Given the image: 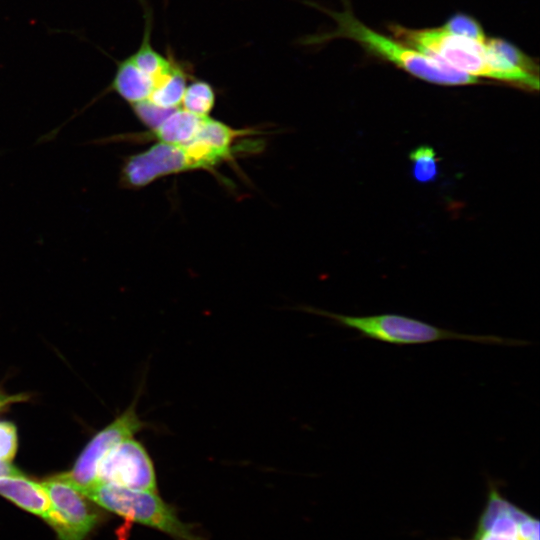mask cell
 <instances>
[{
	"label": "cell",
	"instance_id": "obj_15",
	"mask_svg": "<svg viewBox=\"0 0 540 540\" xmlns=\"http://www.w3.org/2000/svg\"><path fill=\"white\" fill-rule=\"evenodd\" d=\"M412 164V175L419 183H430L438 176V159L435 150L422 145L415 148L410 153Z\"/></svg>",
	"mask_w": 540,
	"mask_h": 540
},
{
	"label": "cell",
	"instance_id": "obj_16",
	"mask_svg": "<svg viewBox=\"0 0 540 540\" xmlns=\"http://www.w3.org/2000/svg\"><path fill=\"white\" fill-rule=\"evenodd\" d=\"M486 43L492 50L500 54L514 66L519 67L531 74L538 75L537 63H534L529 56L525 55L512 43L500 38L486 39Z\"/></svg>",
	"mask_w": 540,
	"mask_h": 540
},
{
	"label": "cell",
	"instance_id": "obj_8",
	"mask_svg": "<svg viewBox=\"0 0 540 540\" xmlns=\"http://www.w3.org/2000/svg\"><path fill=\"white\" fill-rule=\"evenodd\" d=\"M97 482L157 492L153 461L145 447L133 438L116 445L100 461Z\"/></svg>",
	"mask_w": 540,
	"mask_h": 540
},
{
	"label": "cell",
	"instance_id": "obj_9",
	"mask_svg": "<svg viewBox=\"0 0 540 540\" xmlns=\"http://www.w3.org/2000/svg\"><path fill=\"white\" fill-rule=\"evenodd\" d=\"M192 170H197L196 164L183 144L156 142L126 159L121 183L128 188H141L162 177Z\"/></svg>",
	"mask_w": 540,
	"mask_h": 540
},
{
	"label": "cell",
	"instance_id": "obj_1",
	"mask_svg": "<svg viewBox=\"0 0 540 540\" xmlns=\"http://www.w3.org/2000/svg\"><path fill=\"white\" fill-rule=\"evenodd\" d=\"M307 5L317 8L336 22L330 32L317 33L303 37L302 45H320L336 38H347L357 42L372 56L383 59L422 80L441 85H467L478 83V78L458 71L432 57L410 48L398 40L391 39L369 28L358 20L352 12L348 0H344L343 11H331L316 3Z\"/></svg>",
	"mask_w": 540,
	"mask_h": 540
},
{
	"label": "cell",
	"instance_id": "obj_7",
	"mask_svg": "<svg viewBox=\"0 0 540 540\" xmlns=\"http://www.w3.org/2000/svg\"><path fill=\"white\" fill-rule=\"evenodd\" d=\"M133 402L120 416L97 433L83 449L72 469L60 473L77 489H85L97 482V469L100 461L116 445L147 427L142 421Z\"/></svg>",
	"mask_w": 540,
	"mask_h": 540
},
{
	"label": "cell",
	"instance_id": "obj_18",
	"mask_svg": "<svg viewBox=\"0 0 540 540\" xmlns=\"http://www.w3.org/2000/svg\"><path fill=\"white\" fill-rule=\"evenodd\" d=\"M131 108L139 121L150 130L159 126L175 110L161 108L148 101L132 105Z\"/></svg>",
	"mask_w": 540,
	"mask_h": 540
},
{
	"label": "cell",
	"instance_id": "obj_6",
	"mask_svg": "<svg viewBox=\"0 0 540 540\" xmlns=\"http://www.w3.org/2000/svg\"><path fill=\"white\" fill-rule=\"evenodd\" d=\"M470 540H539V521L510 502L489 479L485 507Z\"/></svg>",
	"mask_w": 540,
	"mask_h": 540
},
{
	"label": "cell",
	"instance_id": "obj_5",
	"mask_svg": "<svg viewBox=\"0 0 540 540\" xmlns=\"http://www.w3.org/2000/svg\"><path fill=\"white\" fill-rule=\"evenodd\" d=\"M50 510L45 521L60 540H84L101 522V512L79 489L61 474L41 483Z\"/></svg>",
	"mask_w": 540,
	"mask_h": 540
},
{
	"label": "cell",
	"instance_id": "obj_3",
	"mask_svg": "<svg viewBox=\"0 0 540 540\" xmlns=\"http://www.w3.org/2000/svg\"><path fill=\"white\" fill-rule=\"evenodd\" d=\"M80 491L101 508L161 531L174 540H203L195 526L183 522L174 506L164 501L158 492L101 482Z\"/></svg>",
	"mask_w": 540,
	"mask_h": 540
},
{
	"label": "cell",
	"instance_id": "obj_12",
	"mask_svg": "<svg viewBox=\"0 0 540 540\" xmlns=\"http://www.w3.org/2000/svg\"><path fill=\"white\" fill-rule=\"evenodd\" d=\"M205 117H199L182 108L175 109L159 126L137 136L145 141L167 144H185L197 134Z\"/></svg>",
	"mask_w": 540,
	"mask_h": 540
},
{
	"label": "cell",
	"instance_id": "obj_20",
	"mask_svg": "<svg viewBox=\"0 0 540 540\" xmlns=\"http://www.w3.org/2000/svg\"><path fill=\"white\" fill-rule=\"evenodd\" d=\"M23 473L10 461L0 460V477L22 475Z\"/></svg>",
	"mask_w": 540,
	"mask_h": 540
},
{
	"label": "cell",
	"instance_id": "obj_17",
	"mask_svg": "<svg viewBox=\"0 0 540 540\" xmlns=\"http://www.w3.org/2000/svg\"><path fill=\"white\" fill-rule=\"evenodd\" d=\"M441 28L455 35L479 41L486 40L480 24L473 17L466 14L459 13L451 16Z\"/></svg>",
	"mask_w": 540,
	"mask_h": 540
},
{
	"label": "cell",
	"instance_id": "obj_4",
	"mask_svg": "<svg viewBox=\"0 0 540 540\" xmlns=\"http://www.w3.org/2000/svg\"><path fill=\"white\" fill-rule=\"evenodd\" d=\"M395 39L473 77L498 80L492 53L485 41L455 35L443 28L411 29L391 25ZM487 39V38H486Z\"/></svg>",
	"mask_w": 540,
	"mask_h": 540
},
{
	"label": "cell",
	"instance_id": "obj_2",
	"mask_svg": "<svg viewBox=\"0 0 540 540\" xmlns=\"http://www.w3.org/2000/svg\"><path fill=\"white\" fill-rule=\"evenodd\" d=\"M307 311L328 317L339 326L358 332L362 338L397 346L427 344L442 340H464L480 344L524 346L529 342L497 335H474L442 328L423 320L395 313L351 316L315 308Z\"/></svg>",
	"mask_w": 540,
	"mask_h": 540
},
{
	"label": "cell",
	"instance_id": "obj_11",
	"mask_svg": "<svg viewBox=\"0 0 540 540\" xmlns=\"http://www.w3.org/2000/svg\"><path fill=\"white\" fill-rule=\"evenodd\" d=\"M0 495L29 513L47 518L50 502L44 489L24 474L0 477Z\"/></svg>",
	"mask_w": 540,
	"mask_h": 540
},
{
	"label": "cell",
	"instance_id": "obj_13",
	"mask_svg": "<svg viewBox=\"0 0 540 540\" xmlns=\"http://www.w3.org/2000/svg\"><path fill=\"white\" fill-rule=\"evenodd\" d=\"M192 78L191 64L175 57L171 70L158 80L145 101L165 109L179 108L186 85Z\"/></svg>",
	"mask_w": 540,
	"mask_h": 540
},
{
	"label": "cell",
	"instance_id": "obj_14",
	"mask_svg": "<svg viewBox=\"0 0 540 540\" xmlns=\"http://www.w3.org/2000/svg\"><path fill=\"white\" fill-rule=\"evenodd\" d=\"M216 93L213 86L202 79L192 78L186 85L181 108L199 117H207L213 110Z\"/></svg>",
	"mask_w": 540,
	"mask_h": 540
},
{
	"label": "cell",
	"instance_id": "obj_10",
	"mask_svg": "<svg viewBox=\"0 0 540 540\" xmlns=\"http://www.w3.org/2000/svg\"><path fill=\"white\" fill-rule=\"evenodd\" d=\"M116 70L105 93L114 92L130 106L147 100L152 93L156 80L142 72L127 56L116 60Z\"/></svg>",
	"mask_w": 540,
	"mask_h": 540
},
{
	"label": "cell",
	"instance_id": "obj_19",
	"mask_svg": "<svg viewBox=\"0 0 540 540\" xmlns=\"http://www.w3.org/2000/svg\"><path fill=\"white\" fill-rule=\"evenodd\" d=\"M18 445L17 430L10 422H0V460L12 461Z\"/></svg>",
	"mask_w": 540,
	"mask_h": 540
}]
</instances>
